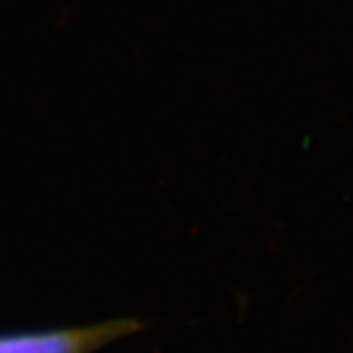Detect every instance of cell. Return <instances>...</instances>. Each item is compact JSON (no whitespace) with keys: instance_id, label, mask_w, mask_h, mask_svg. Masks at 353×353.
<instances>
[{"instance_id":"cell-1","label":"cell","mask_w":353,"mask_h":353,"mask_svg":"<svg viewBox=\"0 0 353 353\" xmlns=\"http://www.w3.org/2000/svg\"><path fill=\"white\" fill-rule=\"evenodd\" d=\"M139 330L141 324L138 320H112L83 328L2 334L0 353H94Z\"/></svg>"}]
</instances>
